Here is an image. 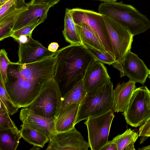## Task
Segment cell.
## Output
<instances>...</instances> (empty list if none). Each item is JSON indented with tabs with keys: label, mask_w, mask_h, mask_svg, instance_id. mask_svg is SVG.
<instances>
[{
	"label": "cell",
	"mask_w": 150,
	"mask_h": 150,
	"mask_svg": "<svg viewBox=\"0 0 150 150\" xmlns=\"http://www.w3.org/2000/svg\"><path fill=\"white\" fill-rule=\"evenodd\" d=\"M45 20L43 18L38 19L28 25L13 32L11 35V37L16 41L21 35L32 36V32L34 29Z\"/></svg>",
	"instance_id": "26"
},
{
	"label": "cell",
	"mask_w": 150,
	"mask_h": 150,
	"mask_svg": "<svg viewBox=\"0 0 150 150\" xmlns=\"http://www.w3.org/2000/svg\"><path fill=\"white\" fill-rule=\"evenodd\" d=\"M88 142L75 127L64 132L56 133L49 141L46 150H88Z\"/></svg>",
	"instance_id": "11"
},
{
	"label": "cell",
	"mask_w": 150,
	"mask_h": 150,
	"mask_svg": "<svg viewBox=\"0 0 150 150\" xmlns=\"http://www.w3.org/2000/svg\"><path fill=\"white\" fill-rule=\"evenodd\" d=\"M17 9L16 0H9L1 5L0 20Z\"/></svg>",
	"instance_id": "30"
},
{
	"label": "cell",
	"mask_w": 150,
	"mask_h": 150,
	"mask_svg": "<svg viewBox=\"0 0 150 150\" xmlns=\"http://www.w3.org/2000/svg\"><path fill=\"white\" fill-rule=\"evenodd\" d=\"M87 93L83 80L82 79L62 96L59 113L71 104L77 103L80 105Z\"/></svg>",
	"instance_id": "20"
},
{
	"label": "cell",
	"mask_w": 150,
	"mask_h": 150,
	"mask_svg": "<svg viewBox=\"0 0 150 150\" xmlns=\"http://www.w3.org/2000/svg\"><path fill=\"white\" fill-rule=\"evenodd\" d=\"M0 99L10 115H12L17 112L19 108L11 100L6 90L4 83L0 77Z\"/></svg>",
	"instance_id": "25"
},
{
	"label": "cell",
	"mask_w": 150,
	"mask_h": 150,
	"mask_svg": "<svg viewBox=\"0 0 150 150\" xmlns=\"http://www.w3.org/2000/svg\"><path fill=\"white\" fill-rule=\"evenodd\" d=\"M138 135L139 137H141L140 141V144L150 137V118L140 126L139 128Z\"/></svg>",
	"instance_id": "31"
},
{
	"label": "cell",
	"mask_w": 150,
	"mask_h": 150,
	"mask_svg": "<svg viewBox=\"0 0 150 150\" xmlns=\"http://www.w3.org/2000/svg\"><path fill=\"white\" fill-rule=\"evenodd\" d=\"M9 0H0V4L1 5Z\"/></svg>",
	"instance_id": "40"
},
{
	"label": "cell",
	"mask_w": 150,
	"mask_h": 150,
	"mask_svg": "<svg viewBox=\"0 0 150 150\" xmlns=\"http://www.w3.org/2000/svg\"><path fill=\"white\" fill-rule=\"evenodd\" d=\"M110 79L103 63L96 60L88 67L83 80L85 90L89 93L110 82Z\"/></svg>",
	"instance_id": "14"
},
{
	"label": "cell",
	"mask_w": 150,
	"mask_h": 150,
	"mask_svg": "<svg viewBox=\"0 0 150 150\" xmlns=\"http://www.w3.org/2000/svg\"><path fill=\"white\" fill-rule=\"evenodd\" d=\"M62 96L53 78L44 86L34 101L27 107L35 114L47 118H56L61 107Z\"/></svg>",
	"instance_id": "5"
},
{
	"label": "cell",
	"mask_w": 150,
	"mask_h": 150,
	"mask_svg": "<svg viewBox=\"0 0 150 150\" xmlns=\"http://www.w3.org/2000/svg\"><path fill=\"white\" fill-rule=\"evenodd\" d=\"M138 149L139 150H150V145L142 147V148H139Z\"/></svg>",
	"instance_id": "37"
},
{
	"label": "cell",
	"mask_w": 150,
	"mask_h": 150,
	"mask_svg": "<svg viewBox=\"0 0 150 150\" xmlns=\"http://www.w3.org/2000/svg\"><path fill=\"white\" fill-rule=\"evenodd\" d=\"M77 32L85 48H90L103 53H107L101 42L92 29L87 24H75Z\"/></svg>",
	"instance_id": "18"
},
{
	"label": "cell",
	"mask_w": 150,
	"mask_h": 150,
	"mask_svg": "<svg viewBox=\"0 0 150 150\" xmlns=\"http://www.w3.org/2000/svg\"><path fill=\"white\" fill-rule=\"evenodd\" d=\"M103 16L115 57L113 63L120 64L130 50L134 36L120 22L109 16Z\"/></svg>",
	"instance_id": "7"
},
{
	"label": "cell",
	"mask_w": 150,
	"mask_h": 150,
	"mask_svg": "<svg viewBox=\"0 0 150 150\" xmlns=\"http://www.w3.org/2000/svg\"><path fill=\"white\" fill-rule=\"evenodd\" d=\"M114 117V110L86 119L84 123L88 133V143L91 150H101L108 140L111 124Z\"/></svg>",
	"instance_id": "8"
},
{
	"label": "cell",
	"mask_w": 150,
	"mask_h": 150,
	"mask_svg": "<svg viewBox=\"0 0 150 150\" xmlns=\"http://www.w3.org/2000/svg\"><path fill=\"white\" fill-rule=\"evenodd\" d=\"M96 1H103L104 2H114L116 1L117 0H93Z\"/></svg>",
	"instance_id": "39"
},
{
	"label": "cell",
	"mask_w": 150,
	"mask_h": 150,
	"mask_svg": "<svg viewBox=\"0 0 150 150\" xmlns=\"http://www.w3.org/2000/svg\"><path fill=\"white\" fill-rule=\"evenodd\" d=\"M56 52L50 51L31 37L27 42L19 44L17 62L25 64L39 62L55 56Z\"/></svg>",
	"instance_id": "12"
},
{
	"label": "cell",
	"mask_w": 150,
	"mask_h": 150,
	"mask_svg": "<svg viewBox=\"0 0 150 150\" xmlns=\"http://www.w3.org/2000/svg\"><path fill=\"white\" fill-rule=\"evenodd\" d=\"M148 77L150 79V70H149V75H148Z\"/></svg>",
	"instance_id": "41"
},
{
	"label": "cell",
	"mask_w": 150,
	"mask_h": 150,
	"mask_svg": "<svg viewBox=\"0 0 150 150\" xmlns=\"http://www.w3.org/2000/svg\"><path fill=\"white\" fill-rule=\"evenodd\" d=\"M98 12L109 16L124 25L133 36L150 28V21L131 5L122 1L104 2L98 8Z\"/></svg>",
	"instance_id": "3"
},
{
	"label": "cell",
	"mask_w": 150,
	"mask_h": 150,
	"mask_svg": "<svg viewBox=\"0 0 150 150\" xmlns=\"http://www.w3.org/2000/svg\"><path fill=\"white\" fill-rule=\"evenodd\" d=\"M27 9L25 6L17 8L0 20V41L9 37L13 33L12 29L20 14Z\"/></svg>",
	"instance_id": "21"
},
{
	"label": "cell",
	"mask_w": 150,
	"mask_h": 150,
	"mask_svg": "<svg viewBox=\"0 0 150 150\" xmlns=\"http://www.w3.org/2000/svg\"><path fill=\"white\" fill-rule=\"evenodd\" d=\"M136 83L131 79L127 82L118 83L113 91V109L115 112H124L130 98L136 89Z\"/></svg>",
	"instance_id": "16"
},
{
	"label": "cell",
	"mask_w": 150,
	"mask_h": 150,
	"mask_svg": "<svg viewBox=\"0 0 150 150\" xmlns=\"http://www.w3.org/2000/svg\"><path fill=\"white\" fill-rule=\"evenodd\" d=\"M20 119L23 124L28 126L45 136L49 141L56 133V118H47L37 115L26 108L21 110Z\"/></svg>",
	"instance_id": "13"
},
{
	"label": "cell",
	"mask_w": 150,
	"mask_h": 150,
	"mask_svg": "<svg viewBox=\"0 0 150 150\" xmlns=\"http://www.w3.org/2000/svg\"><path fill=\"white\" fill-rule=\"evenodd\" d=\"M112 65L119 70L120 77L126 76L136 83L142 85L149 75V70L144 62L130 50L121 63H113Z\"/></svg>",
	"instance_id": "10"
},
{
	"label": "cell",
	"mask_w": 150,
	"mask_h": 150,
	"mask_svg": "<svg viewBox=\"0 0 150 150\" xmlns=\"http://www.w3.org/2000/svg\"><path fill=\"white\" fill-rule=\"evenodd\" d=\"M32 36L28 35H22L20 36L18 40L16 41L19 44L25 43L29 40L30 38Z\"/></svg>",
	"instance_id": "34"
},
{
	"label": "cell",
	"mask_w": 150,
	"mask_h": 150,
	"mask_svg": "<svg viewBox=\"0 0 150 150\" xmlns=\"http://www.w3.org/2000/svg\"><path fill=\"white\" fill-rule=\"evenodd\" d=\"M16 2L17 8L25 6L27 4L25 2V0H16Z\"/></svg>",
	"instance_id": "36"
},
{
	"label": "cell",
	"mask_w": 150,
	"mask_h": 150,
	"mask_svg": "<svg viewBox=\"0 0 150 150\" xmlns=\"http://www.w3.org/2000/svg\"><path fill=\"white\" fill-rule=\"evenodd\" d=\"M85 49L96 61L109 65L115 62V59L108 53H103L90 48Z\"/></svg>",
	"instance_id": "28"
},
{
	"label": "cell",
	"mask_w": 150,
	"mask_h": 150,
	"mask_svg": "<svg viewBox=\"0 0 150 150\" xmlns=\"http://www.w3.org/2000/svg\"><path fill=\"white\" fill-rule=\"evenodd\" d=\"M62 33L67 42L71 44L80 45L82 44L77 32L71 9L67 8L64 18V27Z\"/></svg>",
	"instance_id": "22"
},
{
	"label": "cell",
	"mask_w": 150,
	"mask_h": 150,
	"mask_svg": "<svg viewBox=\"0 0 150 150\" xmlns=\"http://www.w3.org/2000/svg\"><path fill=\"white\" fill-rule=\"evenodd\" d=\"M53 78L63 96L83 79L88 67L96 60L80 45L70 44L56 52Z\"/></svg>",
	"instance_id": "2"
},
{
	"label": "cell",
	"mask_w": 150,
	"mask_h": 150,
	"mask_svg": "<svg viewBox=\"0 0 150 150\" xmlns=\"http://www.w3.org/2000/svg\"><path fill=\"white\" fill-rule=\"evenodd\" d=\"M22 137L17 127L0 130V150H15Z\"/></svg>",
	"instance_id": "19"
},
{
	"label": "cell",
	"mask_w": 150,
	"mask_h": 150,
	"mask_svg": "<svg viewBox=\"0 0 150 150\" xmlns=\"http://www.w3.org/2000/svg\"><path fill=\"white\" fill-rule=\"evenodd\" d=\"M80 105L72 103L60 112L55 120L56 133L69 130L75 127Z\"/></svg>",
	"instance_id": "17"
},
{
	"label": "cell",
	"mask_w": 150,
	"mask_h": 150,
	"mask_svg": "<svg viewBox=\"0 0 150 150\" xmlns=\"http://www.w3.org/2000/svg\"><path fill=\"white\" fill-rule=\"evenodd\" d=\"M113 85L111 81L97 90L87 93L80 105L75 123L113 110Z\"/></svg>",
	"instance_id": "4"
},
{
	"label": "cell",
	"mask_w": 150,
	"mask_h": 150,
	"mask_svg": "<svg viewBox=\"0 0 150 150\" xmlns=\"http://www.w3.org/2000/svg\"><path fill=\"white\" fill-rule=\"evenodd\" d=\"M56 64L55 56L28 64L11 62L4 84L13 103L19 108L31 103L44 85L53 78Z\"/></svg>",
	"instance_id": "1"
},
{
	"label": "cell",
	"mask_w": 150,
	"mask_h": 150,
	"mask_svg": "<svg viewBox=\"0 0 150 150\" xmlns=\"http://www.w3.org/2000/svg\"><path fill=\"white\" fill-rule=\"evenodd\" d=\"M60 0H31L29 2L31 4H36L41 3H47L51 7L57 3Z\"/></svg>",
	"instance_id": "32"
},
{
	"label": "cell",
	"mask_w": 150,
	"mask_h": 150,
	"mask_svg": "<svg viewBox=\"0 0 150 150\" xmlns=\"http://www.w3.org/2000/svg\"><path fill=\"white\" fill-rule=\"evenodd\" d=\"M27 9L22 12L12 29L13 33L34 21L39 18L46 20L51 6L47 3L31 4L27 3Z\"/></svg>",
	"instance_id": "15"
},
{
	"label": "cell",
	"mask_w": 150,
	"mask_h": 150,
	"mask_svg": "<svg viewBox=\"0 0 150 150\" xmlns=\"http://www.w3.org/2000/svg\"><path fill=\"white\" fill-rule=\"evenodd\" d=\"M11 62L6 50L3 49H1L0 51V77L4 83L7 80L8 68Z\"/></svg>",
	"instance_id": "29"
},
{
	"label": "cell",
	"mask_w": 150,
	"mask_h": 150,
	"mask_svg": "<svg viewBox=\"0 0 150 150\" xmlns=\"http://www.w3.org/2000/svg\"><path fill=\"white\" fill-rule=\"evenodd\" d=\"M21 126L22 137L29 144L42 148L49 141L45 136L31 127L23 124Z\"/></svg>",
	"instance_id": "23"
},
{
	"label": "cell",
	"mask_w": 150,
	"mask_h": 150,
	"mask_svg": "<svg viewBox=\"0 0 150 150\" xmlns=\"http://www.w3.org/2000/svg\"><path fill=\"white\" fill-rule=\"evenodd\" d=\"M59 47V45L57 42H53L50 43L48 47V50L51 52H55Z\"/></svg>",
	"instance_id": "35"
},
{
	"label": "cell",
	"mask_w": 150,
	"mask_h": 150,
	"mask_svg": "<svg viewBox=\"0 0 150 150\" xmlns=\"http://www.w3.org/2000/svg\"><path fill=\"white\" fill-rule=\"evenodd\" d=\"M138 137V133L129 128L112 141L117 145V150H135L134 144Z\"/></svg>",
	"instance_id": "24"
},
{
	"label": "cell",
	"mask_w": 150,
	"mask_h": 150,
	"mask_svg": "<svg viewBox=\"0 0 150 150\" xmlns=\"http://www.w3.org/2000/svg\"><path fill=\"white\" fill-rule=\"evenodd\" d=\"M0 130L16 127L3 103L0 100Z\"/></svg>",
	"instance_id": "27"
},
{
	"label": "cell",
	"mask_w": 150,
	"mask_h": 150,
	"mask_svg": "<svg viewBox=\"0 0 150 150\" xmlns=\"http://www.w3.org/2000/svg\"><path fill=\"white\" fill-rule=\"evenodd\" d=\"M71 11L75 24L83 23L88 24L100 39L106 52L115 59L103 15L93 11L79 8H72Z\"/></svg>",
	"instance_id": "9"
},
{
	"label": "cell",
	"mask_w": 150,
	"mask_h": 150,
	"mask_svg": "<svg viewBox=\"0 0 150 150\" xmlns=\"http://www.w3.org/2000/svg\"><path fill=\"white\" fill-rule=\"evenodd\" d=\"M101 150H117V149L116 144L111 140L105 144Z\"/></svg>",
	"instance_id": "33"
},
{
	"label": "cell",
	"mask_w": 150,
	"mask_h": 150,
	"mask_svg": "<svg viewBox=\"0 0 150 150\" xmlns=\"http://www.w3.org/2000/svg\"><path fill=\"white\" fill-rule=\"evenodd\" d=\"M41 148H42L39 146L33 145V147L31 149H30V150H40Z\"/></svg>",
	"instance_id": "38"
},
{
	"label": "cell",
	"mask_w": 150,
	"mask_h": 150,
	"mask_svg": "<svg viewBox=\"0 0 150 150\" xmlns=\"http://www.w3.org/2000/svg\"><path fill=\"white\" fill-rule=\"evenodd\" d=\"M122 114L127 123L134 127L140 126L150 118V91L146 86L134 91Z\"/></svg>",
	"instance_id": "6"
}]
</instances>
